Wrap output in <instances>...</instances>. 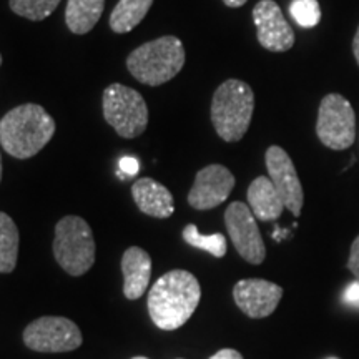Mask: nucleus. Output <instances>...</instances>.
<instances>
[{"instance_id":"23","label":"nucleus","mask_w":359,"mask_h":359,"mask_svg":"<svg viewBox=\"0 0 359 359\" xmlns=\"http://www.w3.org/2000/svg\"><path fill=\"white\" fill-rule=\"evenodd\" d=\"M118 167H120V173L127 178V177H135V175L138 173V170H140V163H138V160L133 158V156H123V158L120 160Z\"/></svg>"},{"instance_id":"24","label":"nucleus","mask_w":359,"mask_h":359,"mask_svg":"<svg viewBox=\"0 0 359 359\" xmlns=\"http://www.w3.org/2000/svg\"><path fill=\"white\" fill-rule=\"evenodd\" d=\"M343 299L344 303L349 304V306L353 308H359V281H353L349 283L346 286V290H344V294H343Z\"/></svg>"},{"instance_id":"1","label":"nucleus","mask_w":359,"mask_h":359,"mask_svg":"<svg viewBox=\"0 0 359 359\" xmlns=\"http://www.w3.org/2000/svg\"><path fill=\"white\" fill-rule=\"evenodd\" d=\"M201 298L200 283L190 271L173 269L165 273L148 294V313L160 330L182 327L195 313Z\"/></svg>"},{"instance_id":"28","label":"nucleus","mask_w":359,"mask_h":359,"mask_svg":"<svg viewBox=\"0 0 359 359\" xmlns=\"http://www.w3.org/2000/svg\"><path fill=\"white\" fill-rule=\"evenodd\" d=\"M248 2V0H223V4L226 7H231V8H238L241 6H245V4Z\"/></svg>"},{"instance_id":"9","label":"nucleus","mask_w":359,"mask_h":359,"mask_svg":"<svg viewBox=\"0 0 359 359\" xmlns=\"http://www.w3.org/2000/svg\"><path fill=\"white\" fill-rule=\"evenodd\" d=\"M228 235L240 257L251 264H262L266 258L262 233L248 205L235 201L224 212Z\"/></svg>"},{"instance_id":"29","label":"nucleus","mask_w":359,"mask_h":359,"mask_svg":"<svg viewBox=\"0 0 359 359\" xmlns=\"http://www.w3.org/2000/svg\"><path fill=\"white\" fill-rule=\"evenodd\" d=\"M0 180H2V156H0Z\"/></svg>"},{"instance_id":"16","label":"nucleus","mask_w":359,"mask_h":359,"mask_svg":"<svg viewBox=\"0 0 359 359\" xmlns=\"http://www.w3.org/2000/svg\"><path fill=\"white\" fill-rule=\"evenodd\" d=\"M248 205L255 218L275 222L281 217L285 203L269 177H258L248 187Z\"/></svg>"},{"instance_id":"11","label":"nucleus","mask_w":359,"mask_h":359,"mask_svg":"<svg viewBox=\"0 0 359 359\" xmlns=\"http://www.w3.org/2000/svg\"><path fill=\"white\" fill-rule=\"evenodd\" d=\"M258 42L269 52H288L294 45V30L275 0H259L253 8Z\"/></svg>"},{"instance_id":"14","label":"nucleus","mask_w":359,"mask_h":359,"mask_svg":"<svg viewBox=\"0 0 359 359\" xmlns=\"http://www.w3.org/2000/svg\"><path fill=\"white\" fill-rule=\"evenodd\" d=\"M135 203L142 213L154 218H170L175 212L173 195L154 178H140L132 185Z\"/></svg>"},{"instance_id":"20","label":"nucleus","mask_w":359,"mask_h":359,"mask_svg":"<svg viewBox=\"0 0 359 359\" xmlns=\"http://www.w3.org/2000/svg\"><path fill=\"white\" fill-rule=\"evenodd\" d=\"M183 240L193 248L208 251L215 258H223L226 255V238L222 233H213V235H201L195 224H188L183 230Z\"/></svg>"},{"instance_id":"7","label":"nucleus","mask_w":359,"mask_h":359,"mask_svg":"<svg viewBox=\"0 0 359 359\" xmlns=\"http://www.w3.org/2000/svg\"><path fill=\"white\" fill-rule=\"evenodd\" d=\"M316 133L323 145L331 150H344L353 145L356 138V115L348 98L339 93H330L323 98Z\"/></svg>"},{"instance_id":"22","label":"nucleus","mask_w":359,"mask_h":359,"mask_svg":"<svg viewBox=\"0 0 359 359\" xmlns=\"http://www.w3.org/2000/svg\"><path fill=\"white\" fill-rule=\"evenodd\" d=\"M290 13L303 29H311L321 20V7L318 0H293L290 4Z\"/></svg>"},{"instance_id":"25","label":"nucleus","mask_w":359,"mask_h":359,"mask_svg":"<svg viewBox=\"0 0 359 359\" xmlns=\"http://www.w3.org/2000/svg\"><path fill=\"white\" fill-rule=\"evenodd\" d=\"M348 268L354 275V278L359 281V236L353 241L351 253H349V259H348Z\"/></svg>"},{"instance_id":"13","label":"nucleus","mask_w":359,"mask_h":359,"mask_svg":"<svg viewBox=\"0 0 359 359\" xmlns=\"http://www.w3.org/2000/svg\"><path fill=\"white\" fill-rule=\"evenodd\" d=\"M283 288L266 280H241L233 288L236 306L250 318H266L281 302Z\"/></svg>"},{"instance_id":"10","label":"nucleus","mask_w":359,"mask_h":359,"mask_svg":"<svg viewBox=\"0 0 359 359\" xmlns=\"http://www.w3.org/2000/svg\"><path fill=\"white\" fill-rule=\"evenodd\" d=\"M268 177L280 193L285 208H288L294 217L302 213L304 193L298 173H296L293 160L281 147L273 145L266 150Z\"/></svg>"},{"instance_id":"30","label":"nucleus","mask_w":359,"mask_h":359,"mask_svg":"<svg viewBox=\"0 0 359 359\" xmlns=\"http://www.w3.org/2000/svg\"><path fill=\"white\" fill-rule=\"evenodd\" d=\"M133 359H148V358H143V356H138V358H133Z\"/></svg>"},{"instance_id":"8","label":"nucleus","mask_w":359,"mask_h":359,"mask_svg":"<svg viewBox=\"0 0 359 359\" xmlns=\"http://www.w3.org/2000/svg\"><path fill=\"white\" fill-rule=\"evenodd\" d=\"M24 343L39 353H67L82 344V333L67 318L43 316L25 327Z\"/></svg>"},{"instance_id":"21","label":"nucleus","mask_w":359,"mask_h":359,"mask_svg":"<svg viewBox=\"0 0 359 359\" xmlns=\"http://www.w3.org/2000/svg\"><path fill=\"white\" fill-rule=\"evenodd\" d=\"M60 0H8L12 12L32 22H40L50 17Z\"/></svg>"},{"instance_id":"19","label":"nucleus","mask_w":359,"mask_h":359,"mask_svg":"<svg viewBox=\"0 0 359 359\" xmlns=\"http://www.w3.org/2000/svg\"><path fill=\"white\" fill-rule=\"evenodd\" d=\"M19 230L7 213L0 212V273H12L19 257Z\"/></svg>"},{"instance_id":"17","label":"nucleus","mask_w":359,"mask_h":359,"mask_svg":"<svg viewBox=\"0 0 359 359\" xmlns=\"http://www.w3.org/2000/svg\"><path fill=\"white\" fill-rule=\"evenodd\" d=\"M105 0H69L65 7V24L75 35H85L100 20Z\"/></svg>"},{"instance_id":"12","label":"nucleus","mask_w":359,"mask_h":359,"mask_svg":"<svg viewBox=\"0 0 359 359\" xmlns=\"http://www.w3.org/2000/svg\"><path fill=\"white\" fill-rule=\"evenodd\" d=\"M235 188V177L223 165H208L196 173L190 193H188V203L191 208L205 210L217 208L230 196Z\"/></svg>"},{"instance_id":"31","label":"nucleus","mask_w":359,"mask_h":359,"mask_svg":"<svg viewBox=\"0 0 359 359\" xmlns=\"http://www.w3.org/2000/svg\"><path fill=\"white\" fill-rule=\"evenodd\" d=\"M0 65H2V55H0Z\"/></svg>"},{"instance_id":"3","label":"nucleus","mask_w":359,"mask_h":359,"mask_svg":"<svg viewBox=\"0 0 359 359\" xmlns=\"http://www.w3.org/2000/svg\"><path fill=\"white\" fill-rule=\"evenodd\" d=\"M185 65V47L175 35L140 45L127 58V69L140 83L158 87L177 77Z\"/></svg>"},{"instance_id":"2","label":"nucleus","mask_w":359,"mask_h":359,"mask_svg":"<svg viewBox=\"0 0 359 359\" xmlns=\"http://www.w3.org/2000/svg\"><path fill=\"white\" fill-rule=\"evenodd\" d=\"M55 120L37 103L15 107L0 120V145L13 158H32L52 140Z\"/></svg>"},{"instance_id":"6","label":"nucleus","mask_w":359,"mask_h":359,"mask_svg":"<svg viewBox=\"0 0 359 359\" xmlns=\"http://www.w3.org/2000/svg\"><path fill=\"white\" fill-rule=\"evenodd\" d=\"M103 116L107 123L123 138H137L147 130L148 107L140 92L122 83H111L103 90Z\"/></svg>"},{"instance_id":"27","label":"nucleus","mask_w":359,"mask_h":359,"mask_svg":"<svg viewBox=\"0 0 359 359\" xmlns=\"http://www.w3.org/2000/svg\"><path fill=\"white\" fill-rule=\"evenodd\" d=\"M353 53H354V58H356V62L359 65V27L356 30V35H354V39H353Z\"/></svg>"},{"instance_id":"5","label":"nucleus","mask_w":359,"mask_h":359,"mask_svg":"<svg viewBox=\"0 0 359 359\" xmlns=\"http://www.w3.org/2000/svg\"><path fill=\"white\" fill-rule=\"evenodd\" d=\"M53 255L57 263L72 276H82L95 263V240L83 218L64 217L55 226Z\"/></svg>"},{"instance_id":"15","label":"nucleus","mask_w":359,"mask_h":359,"mask_svg":"<svg viewBox=\"0 0 359 359\" xmlns=\"http://www.w3.org/2000/svg\"><path fill=\"white\" fill-rule=\"evenodd\" d=\"M123 293L128 299H138L145 293L151 276V258L145 250L132 246L123 253Z\"/></svg>"},{"instance_id":"18","label":"nucleus","mask_w":359,"mask_h":359,"mask_svg":"<svg viewBox=\"0 0 359 359\" xmlns=\"http://www.w3.org/2000/svg\"><path fill=\"white\" fill-rule=\"evenodd\" d=\"M154 0H120L110 13V29L115 34H128L145 19Z\"/></svg>"},{"instance_id":"26","label":"nucleus","mask_w":359,"mask_h":359,"mask_svg":"<svg viewBox=\"0 0 359 359\" xmlns=\"http://www.w3.org/2000/svg\"><path fill=\"white\" fill-rule=\"evenodd\" d=\"M210 359H243V356H241L236 349L226 348V349H222V351H218L217 354H213Z\"/></svg>"},{"instance_id":"4","label":"nucleus","mask_w":359,"mask_h":359,"mask_svg":"<svg viewBox=\"0 0 359 359\" xmlns=\"http://www.w3.org/2000/svg\"><path fill=\"white\" fill-rule=\"evenodd\" d=\"M255 110V93L243 80L230 79L215 92L212 123L222 140L240 142L248 132Z\"/></svg>"}]
</instances>
